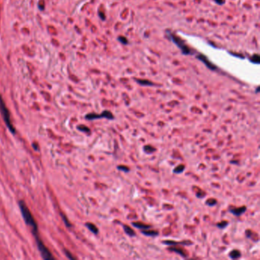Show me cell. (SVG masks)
<instances>
[{
	"mask_svg": "<svg viewBox=\"0 0 260 260\" xmlns=\"http://www.w3.org/2000/svg\"><path fill=\"white\" fill-rule=\"evenodd\" d=\"M77 129L79 130H80V131L85 132V133L89 134L90 132H91V130H90V129L89 128V127L85 126V125H79V126L77 127Z\"/></svg>",
	"mask_w": 260,
	"mask_h": 260,
	"instance_id": "obj_19",
	"label": "cell"
},
{
	"mask_svg": "<svg viewBox=\"0 0 260 260\" xmlns=\"http://www.w3.org/2000/svg\"><path fill=\"white\" fill-rule=\"evenodd\" d=\"M259 87H257V89H256V93H258V92H259Z\"/></svg>",
	"mask_w": 260,
	"mask_h": 260,
	"instance_id": "obj_26",
	"label": "cell"
},
{
	"mask_svg": "<svg viewBox=\"0 0 260 260\" xmlns=\"http://www.w3.org/2000/svg\"><path fill=\"white\" fill-rule=\"evenodd\" d=\"M18 205H19V208L20 210H21V215H22L23 219L24 220H25V224L31 227L32 234H33L34 235L38 234V226H37L36 220L34 218V216L32 215L31 212L30 211V210L28 209V206H27L26 204H25V202L21 200V201H18Z\"/></svg>",
	"mask_w": 260,
	"mask_h": 260,
	"instance_id": "obj_1",
	"label": "cell"
},
{
	"mask_svg": "<svg viewBox=\"0 0 260 260\" xmlns=\"http://www.w3.org/2000/svg\"><path fill=\"white\" fill-rule=\"evenodd\" d=\"M123 228H124V230H125V234H126L127 235H128L129 237H135L136 236L135 231H134V230H132L131 227H130L129 226L124 224Z\"/></svg>",
	"mask_w": 260,
	"mask_h": 260,
	"instance_id": "obj_12",
	"label": "cell"
},
{
	"mask_svg": "<svg viewBox=\"0 0 260 260\" xmlns=\"http://www.w3.org/2000/svg\"><path fill=\"white\" fill-rule=\"evenodd\" d=\"M169 37L171 38L172 41H173V43H174L175 45L177 46L178 48L181 50V51L183 54H185V55H189V54H192V52H191V50H190L189 47H188L186 45H185L184 42H183L181 39L178 38L177 36H176V35L169 33Z\"/></svg>",
	"mask_w": 260,
	"mask_h": 260,
	"instance_id": "obj_4",
	"label": "cell"
},
{
	"mask_svg": "<svg viewBox=\"0 0 260 260\" xmlns=\"http://www.w3.org/2000/svg\"><path fill=\"white\" fill-rule=\"evenodd\" d=\"M85 118L86 120L89 121H92L96 120V119H100V118H106L108 120H113L115 119V116L113 115V114L111 113L110 111H108V110H105V111H103L101 114H96V113H89L88 115H86L85 116Z\"/></svg>",
	"mask_w": 260,
	"mask_h": 260,
	"instance_id": "obj_5",
	"label": "cell"
},
{
	"mask_svg": "<svg viewBox=\"0 0 260 260\" xmlns=\"http://www.w3.org/2000/svg\"><path fill=\"white\" fill-rule=\"evenodd\" d=\"M35 239H36V243L37 246V249H38L39 252L41 254L43 259H47V260H51V259H55V258L52 256L51 253L50 252L48 249L47 248V246L45 245V243H43V241L41 240L40 237H39V234H35Z\"/></svg>",
	"mask_w": 260,
	"mask_h": 260,
	"instance_id": "obj_3",
	"label": "cell"
},
{
	"mask_svg": "<svg viewBox=\"0 0 260 260\" xmlns=\"http://www.w3.org/2000/svg\"><path fill=\"white\" fill-rule=\"evenodd\" d=\"M229 256L231 259H237L241 257V253L237 249H234L229 253Z\"/></svg>",
	"mask_w": 260,
	"mask_h": 260,
	"instance_id": "obj_14",
	"label": "cell"
},
{
	"mask_svg": "<svg viewBox=\"0 0 260 260\" xmlns=\"http://www.w3.org/2000/svg\"><path fill=\"white\" fill-rule=\"evenodd\" d=\"M217 4L220 5V6H222V5L224 4V0H214Z\"/></svg>",
	"mask_w": 260,
	"mask_h": 260,
	"instance_id": "obj_25",
	"label": "cell"
},
{
	"mask_svg": "<svg viewBox=\"0 0 260 260\" xmlns=\"http://www.w3.org/2000/svg\"><path fill=\"white\" fill-rule=\"evenodd\" d=\"M61 216H62L63 220H64V224H66V226H67V227H72V224H71L70 222L69 221V220L67 218V217H66L64 215H63V214H61Z\"/></svg>",
	"mask_w": 260,
	"mask_h": 260,
	"instance_id": "obj_22",
	"label": "cell"
},
{
	"mask_svg": "<svg viewBox=\"0 0 260 260\" xmlns=\"http://www.w3.org/2000/svg\"><path fill=\"white\" fill-rule=\"evenodd\" d=\"M117 168H118V170L124 172V173H129V172H130V168H129L128 166H124V165H120V166H117Z\"/></svg>",
	"mask_w": 260,
	"mask_h": 260,
	"instance_id": "obj_20",
	"label": "cell"
},
{
	"mask_svg": "<svg viewBox=\"0 0 260 260\" xmlns=\"http://www.w3.org/2000/svg\"><path fill=\"white\" fill-rule=\"evenodd\" d=\"M217 203V201L215 199V198H209V199L205 201V204H206L207 205H208V206H215Z\"/></svg>",
	"mask_w": 260,
	"mask_h": 260,
	"instance_id": "obj_21",
	"label": "cell"
},
{
	"mask_svg": "<svg viewBox=\"0 0 260 260\" xmlns=\"http://www.w3.org/2000/svg\"><path fill=\"white\" fill-rule=\"evenodd\" d=\"M118 40H119V41L121 42V43L123 44V45H127V44H128V40H127V39L126 38V37H123V36L118 37Z\"/></svg>",
	"mask_w": 260,
	"mask_h": 260,
	"instance_id": "obj_23",
	"label": "cell"
},
{
	"mask_svg": "<svg viewBox=\"0 0 260 260\" xmlns=\"http://www.w3.org/2000/svg\"><path fill=\"white\" fill-rule=\"evenodd\" d=\"M185 169H186V166L182 164H180L176 166V168H174L173 173H174L175 174H181V173H182L183 172L185 171Z\"/></svg>",
	"mask_w": 260,
	"mask_h": 260,
	"instance_id": "obj_17",
	"label": "cell"
},
{
	"mask_svg": "<svg viewBox=\"0 0 260 260\" xmlns=\"http://www.w3.org/2000/svg\"><path fill=\"white\" fill-rule=\"evenodd\" d=\"M168 249L172 251V252H175V253H178V255H180V256H181L182 257H183V258H186L187 256H188V253H187L186 251L183 248L176 247V246H172L171 247L168 248Z\"/></svg>",
	"mask_w": 260,
	"mask_h": 260,
	"instance_id": "obj_8",
	"label": "cell"
},
{
	"mask_svg": "<svg viewBox=\"0 0 260 260\" xmlns=\"http://www.w3.org/2000/svg\"><path fill=\"white\" fill-rule=\"evenodd\" d=\"M163 244L166 246H176V245H182V246H191L192 245L193 243L191 241H173V240H163Z\"/></svg>",
	"mask_w": 260,
	"mask_h": 260,
	"instance_id": "obj_6",
	"label": "cell"
},
{
	"mask_svg": "<svg viewBox=\"0 0 260 260\" xmlns=\"http://www.w3.org/2000/svg\"><path fill=\"white\" fill-rule=\"evenodd\" d=\"M85 226H86V227H87V228L89 229V230L91 231L92 234H96V235H97V234H98V227L95 225V224H93L92 223H86Z\"/></svg>",
	"mask_w": 260,
	"mask_h": 260,
	"instance_id": "obj_13",
	"label": "cell"
},
{
	"mask_svg": "<svg viewBox=\"0 0 260 260\" xmlns=\"http://www.w3.org/2000/svg\"><path fill=\"white\" fill-rule=\"evenodd\" d=\"M246 211V206H242L239 207V208H229V212H230L232 215L234 216H237V217H239L244 214Z\"/></svg>",
	"mask_w": 260,
	"mask_h": 260,
	"instance_id": "obj_7",
	"label": "cell"
},
{
	"mask_svg": "<svg viewBox=\"0 0 260 260\" xmlns=\"http://www.w3.org/2000/svg\"><path fill=\"white\" fill-rule=\"evenodd\" d=\"M143 149H144V151L147 154H154V152H156V148H154V147L151 145H145L143 147Z\"/></svg>",
	"mask_w": 260,
	"mask_h": 260,
	"instance_id": "obj_16",
	"label": "cell"
},
{
	"mask_svg": "<svg viewBox=\"0 0 260 260\" xmlns=\"http://www.w3.org/2000/svg\"><path fill=\"white\" fill-rule=\"evenodd\" d=\"M197 58H198V59H200L201 61H202V62H203V64H205V65H206V67H208V69H211V70H215L216 68H217L215 65H214V64H212L211 63H210V61H209L208 59L205 57V56L198 55V57H197Z\"/></svg>",
	"mask_w": 260,
	"mask_h": 260,
	"instance_id": "obj_9",
	"label": "cell"
},
{
	"mask_svg": "<svg viewBox=\"0 0 260 260\" xmlns=\"http://www.w3.org/2000/svg\"><path fill=\"white\" fill-rule=\"evenodd\" d=\"M64 253H65L66 256H67V257L68 258V259H76V258H75L74 256H73L72 254H71L69 251L67 250V249H64Z\"/></svg>",
	"mask_w": 260,
	"mask_h": 260,
	"instance_id": "obj_24",
	"label": "cell"
},
{
	"mask_svg": "<svg viewBox=\"0 0 260 260\" xmlns=\"http://www.w3.org/2000/svg\"><path fill=\"white\" fill-rule=\"evenodd\" d=\"M0 113H1L2 116L3 120H4L5 123H6V126L8 128V130L12 132V134H15V129L13 126L12 123L11 121V118H10V113L8 109L6 107V103H5L4 100H3L2 97L0 94Z\"/></svg>",
	"mask_w": 260,
	"mask_h": 260,
	"instance_id": "obj_2",
	"label": "cell"
},
{
	"mask_svg": "<svg viewBox=\"0 0 260 260\" xmlns=\"http://www.w3.org/2000/svg\"><path fill=\"white\" fill-rule=\"evenodd\" d=\"M132 225L134 226L135 228L140 229V230H148V229H150L152 227V226L149 225V224H146L142 223V222H132Z\"/></svg>",
	"mask_w": 260,
	"mask_h": 260,
	"instance_id": "obj_10",
	"label": "cell"
},
{
	"mask_svg": "<svg viewBox=\"0 0 260 260\" xmlns=\"http://www.w3.org/2000/svg\"><path fill=\"white\" fill-rule=\"evenodd\" d=\"M141 233L147 237H157L159 235V232L157 230H149V229L148 230H141Z\"/></svg>",
	"mask_w": 260,
	"mask_h": 260,
	"instance_id": "obj_11",
	"label": "cell"
},
{
	"mask_svg": "<svg viewBox=\"0 0 260 260\" xmlns=\"http://www.w3.org/2000/svg\"><path fill=\"white\" fill-rule=\"evenodd\" d=\"M228 225L229 222L227 221V220H223V221L219 222V223L217 224V227H218L219 229H220V230H224L226 227H228Z\"/></svg>",
	"mask_w": 260,
	"mask_h": 260,
	"instance_id": "obj_18",
	"label": "cell"
},
{
	"mask_svg": "<svg viewBox=\"0 0 260 260\" xmlns=\"http://www.w3.org/2000/svg\"><path fill=\"white\" fill-rule=\"evenodd\" d=\"M136 82L139 83L141 86H154V83L150 82V81L147 80V79H136Z\"/></svg>",
	"mask_w": 260,
	"mask_h": 260,
	"instance_id": "obj_15",
	"label": "cell"
}]
</instances>
